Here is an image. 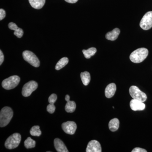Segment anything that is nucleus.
<instances>
[{
  "label": "nucleus",
  "instance_id": "nucleus-8",
  "mask_svg": "<svg viewBox=\"0 0 152 152\" xmlns=\"http://www.w3.org/2000/svg\"><path fill=\"white\" fill-rule=\"evenodd\" d=\"M140 26L142 29L148 30L152 27V12L150 11L144 15L140 23Z\"/></svg>",
  "mask_w": 152,
  "mask_h": 152
},
{
  "label": "nucleus",
  "instance_id": "nucleus-18",
  "mask_svg": "<svg viewBox=\"0 0 152 152\" xmlns=\"http://www.w3.org/2000/svg\"><path fill=\"white\" fill-rule=\"evenodd\" d=\"M81 79L83 84L85 86H88L91 81V75L88 72H85L80 74Z\"/></svg>",
  "mask_w": 152,
  "mask_h": 152
},
{
  "label": "nucleus",
  "instance_id": "nucleus-3",
  "mask_svg": "<svg viewBox=\"0 0 152 152\" xmlns=\"http://www.w3.org/2000/svg\"><path fill=\"white\" fill-rule=\"evenodd\" d=\"M21 140V135L19 133H14L6 140L5 142V146L8 149H13L18 146Z\"/></svg>",
  "mask_w": 152,
  "mask_h": 152
},
{
  "label": "nucleus",
  "instance_id": "nucleus-19",
  "mask_svg": "<svg viewBox=\"0 0 152 152\" xmlns=\"http://www.w3.org/2000/svg\"><path fill=\"white\" fill-rule=\"evenodd\" d=\"M69 62V59L66 57H64L62 58L58 61L56 66V69L57 70H59L65 66Z\"/></svg>",
  "mask_w": 152,
  "mask_h": 152
},
{
  "label": "nucleus",
  "instance_id": "nucleus-12",
  "mask_svg": "<svg viewBox=\"0 0 152 152\" xmlns=\"http://www.w3.org/2000/svg\"><path fill=\"white\" fill-rule=\"evenodd\" d=\"M65 100L67 103L65 106L66 111L69 113H72L75 112L76 108V104L74 101L70 100V96L66 95L65 96Z\"/></svg>",
  "mask_w": 152,
  "mask_h": 152
},
{
  "label": "nucleus",
  "instance_id": "nucleus-27",
  "mask_svg": "<svg viewBox=\"0 0 152 152\" xmlns=\"http://www.w3.org/2000/svg\"><path fill=\"white\" fill-rule=\"evenodd\" d=\"M6 16V12L4 10L2 9L0 10V20H1Z\"/></svg>",
  "mask_w": 152,
  "mask_h": 152
},
{
  "label": "nucleus",
  "instance_id": "nucleus-10",
  "mask_svg": "<svg viewBox=\"0 0 152 152\" xmlns=\"http://www.w3.org/2000/svg\"><path fill=\"white\" fill-rule=\"evenodd\" d=\"M102 147L100 143L96 140H93L89 142L87 145L86 152H101Z\"/></svg>",
  "mask_w": 152,
  "mask_h": 152
},
{
  "label": "nucleus",
  "instance_id": "nucleus-30",
  "mask_svg": "<svg viewBox=\"0 0 152 152\" xmlns=\"http://www.w3.org/2000/svg\"><path fill=\"white\" fill-rule=\"evenodd\" d=\"M67 2L71 3V4H74L78 0H65Z\"/></svg>",
  "mask_w": 152,
  "mask_h": 152
},
{
  "label": "nucleus",
  "instance_id": "nucleus-7",
  "mask_svg": "<svg viewBox=\"0 0 152 152\" xmlns=\"http://www.w3.org/2000/svg\"><path fill=\"white\" fill-rule=\"evenodd\" d=\"M38 85L34 81H30L26 83L23 87L22 94L24 97L29 96L37 88Z\"/></svg>",
  "mask_w": 152,
  "mask_h": 152
},
{
  "label": "nucleus",
  "instance_id": "nucleus-11",
  "mask_svg": "<svg viewBox=\"0 0 152 152\" xmlns=\"http://www.w3.org/2000/svg\"><path fill=\"white\" fill-rule=\"evenodd\" d=\"M130 106L133 111H142L145 110V105L141 101L135 99H133L130 102Z\"/></svg>",
  "mask_w": 152,
  "mask_h": 152
},
{
  "label": "nucleus",
  "instance_id": "nucleus-5",
  "mask_svg": "<svg viewBox=\"0 0 152 152\" xmlns=\"http://www.w3.org/2000/svg\"><path fill=\"white\" fill-rule=\"evenodd\" d=\"M23 56L24 59L33 66L35 67L39 66V61L37 56L32 52L28 50L24 51L23 52Z\"/></svg>",
  "mask_w": 152,
  "mask_h": 152
},
{
  "label": "nucleus",
  "instance_id": "nucleus-29",
  "mask_svg": "<svg viewBox=\"0 0 152 152\" xmlns=\"http://www.w3.org/2000/svg\"><path fill=\"white\" fill-rule=\"evenodd\" d=\"M4 61V56L2 51L0 50V65H1Z\"/></svg>",
  "mask_w": 152,
  "mask_h": 152
},
{
  "label": "nucleus",
  "instance_id": "nucleus-20",
  "mask_svg": "<svg viewBox=\"0 0 152 152\" xmlns=\"http://www.w3.org/2000/svg\"><path fill=\"white\" fill-rule=\"evenodd\" d=\"M97 52V50L96 48H91L87 50H83V53L84 55L85 58L87 59H89L91 57L94 56Z\"/></svg>",
  "mask_w": 152,
  "mask_h": 152
},
{
  "label": "nucleus",
  "instance_id": "nucleus-14",
  "mask_svg": "<svg viewBox=\"0 0 152 152\" xmlns=\"http://www.w3.org/2000/svg\"><path fill=\"white\" fill-rule=\"evenodd\" d=\"M116 91V86L114 83L110 84L106 87L105 90V95L106 97L112 98L115 95Z\"/></svg>",
  "mask_w": 152,
  "mask_h": 152
},
{
  "label": "nucleus",
  "instance_id": "nucleus-28",
  "mask_svg": "<svg viewBox=\"0 0 152 152\" xmlns=\"http://www.w3.org/2000/svg\"><path fill=\"white\" fill-rule=\"evenodd\" d=\"M132 152H147L146 150L140 148H136L132 151Z\"/></svg>",
  "mask_w": 152,
  "mask_h": 152
},
{
  "label": "nucleus",
  "instance_id": "nucleus-2",
  "mask_svg": "<svg viewBox=\"0 0 152 152\" xmlns=\"http://www.w3.org/2000/svg\"><path fill=\"white\" fill-rule=\"evenodd\" d=\"M13 116V112L10 107H5L0 113V126L4 127L8 124Z\"/></svg>",
  "mask_w": 152,
  "mask_h": 152
},
{
  "label": "nucleus",
  "instance_id": "nucleus-9",
  "mask_svg": "<svg viewBox=\"0 0 152 152\" xmlns=\"http://www.w3.org/2000/svg\"><path fill=\"white\" fill-rule=\"evenodd\" d=\"M63 130L69 134H74L77 129V124L74 121H67L64 123L62 124Z\"/></svg>",
  "mask_w": 152,
  "mask_h": 152
},
{
  "label": "nucleus",
  "instance_id": "nucleus-25",
  "mask_svg": "<svg viewBox=\"0 0 152 152\" xmlns=\"http://www.w3.org/2000/svg\"><path fill=\"white\" fill-rule=\"evenodd\" d=\"M57 96L56 94H53L50 96L48 99L49 103L54 104L57 100Z\"/></svg>",
  "mask_w": 152,
  "mask_h": 152
},
{
  "label": "nucleus",
  "instance_id": "nucleus-17",
  "mask_svg": "<svg viewBox=\"0 0 152 152\" xmlns=\"http://www.w3.org/2000/svg\"><path fill=\"white\" fill-rule=\"evenodd\" d=\"M120 122L116 118L110 120L109 123V128L112 132H115L118 129L119 127Z\"/></svg>",
  "mask_w": 152,
  "mask_h": 152
},
{
  "label": "nucleus",
  "instance_id": "nucleus-1",
  "mask_svg": "<svg viewBox=\"0 0 152 152\" xmlns=\"http://www.w3.org/2000/svg\"><path fill=\"white\" fill-rule=\"evenodd\" d=\"M148 55V50L145 48H140L133 51L130 56V59L134 63L143 61Z\"/></svg>",
  "mask_w": 152,
  "mask_h": 152
},
{
  "label": "nucleus",
  "instance_id": "nucleus-21",
  "mask_svg": "<svg viewBox=\"0 0 152 152\" xmlns=\"http://www.w3.org/2000/svg\"><path fill=\"white\" fill-rule=\"evenodd\" d=\"M30 133L32 136L35 137H39L42 134L40 127L38 126H35L32 127L30 130Z\"/></svg>",
  "mask_w": 152,
  "mask_h": 152
},
{
  "label": "nucleus",
  "instance_id": "nucleus-24",
  "mask_svg": "<svg viewBox=\"0 0 152 152\" xmlns=\"http://www.w3.org/2000/svg\"><path fill=\"white\" fill-rule=\"evenodd\" d=\"M56 110V107L54 104H50L47 106V110L50 114H53L54 113Z\"/></svg>",
  "mask_w": 152,
  "mask_h": 152
},
{
  "label": "nucleus",
  "instance_id": "nucleus-15",
  "mask_svg": "<svg viewBox=\"0 0 152 152\" xmlns=\"http://www.w3.org/2000/svg\"><path fill=\"white\" fill-rule=\"evenodd\" d=\"M120 30L118 28H115L111 31L107 33L106 35V38L107 39L110 41H115L118 38L120 34Z\"/></svg>",
  "mask_w": 152,
  "mask_h": 152
},
{
  "label": "nucleus",
  "instance_id": "nucleus-6",
  "mask_svg": "<svg viewBox=\"0 0 152 152\" xmlns=\"http://www.w3.org/2000/svg\"><path fill=\"white\" fill-rule=\"evenodd\" d=\"M129 94L133 99L145 102L147 100V95L142 92L137 87L132 86L129 88Z\"/></svg>",
  "mask_w": 152,
  "mask_h": 152
},
{
  "label": "nucleus",
  "instance_id": "nucleus-26",
  "mask_svg": "<svg viewBox=\"0 0 152 152\" xmlns=\"http://www.w3.org/2000/svg\"><path fill=\"white\" fill-rule=\"evenodd\" d=\"M8 26L10 29L11 30H14V31H15L19 28L15 23H12V22H11L9 24Z\"/></svg>",
  "mask_w": 152,
  "mask_h": 152
},
{
  "label": "nucleus",
  "instance_id": "nucleus-4",
  "mask_svg": "<svg viewBox=\"0 0 152 152\" xmlns=\"http://www.w3.org/2000/svg\"><path fill=\"white\" fill-rule=\"evenodd\" d=\"M20 77L17 75L11 76L5 79L2 83V86L6 90H11L15 88L20 82Z\"/></svg>",
  "mask_w": 152,
  "mask_h": 152
},
{
  "label": "nucleus",
  "instance_id": "nucleus-23",
  "mask_svg": "<svg viewBox=\"0 0 152 152\" xmlns=\"http://www.w3.org/2000/svg\"><path fill=\"white\" fill-rule=\"evenodd\" d=\"M14 35L18 38H21L23 35V31L21 28H19L14 32Z\"/></svg>",
  "mask_w": 152,
  "mask_h": 152
},
{
  "label": "nucleus",
  "instance_id": "nucleus-13",
  "mask_svg": "<svg viewBox=\"0 0 152 152\" xmlns=\"http://www.w3.org/2000/svg\"><path fill=\"white\" fill-rule=\"evenodd\" d=\"M54 146L55 148L57 151L58 152H68L67 148L66 147L65 145L63 142L60 139L56 138L55 139Z\"/></svg>",
  "mask_w": 152,
  "mask_h": 152
},
{
  "label": "nucleus",
  "instance_id": "nucleus-16",
  "mask_svg": "<svg viewBox=\"0 0 152 152\" xmlns=\"http://www.w3.org/2000/svg\"><path fill=\"white\" fill-rule=\"evenodd\" d=\"M29 2L33 8L39 10L43 7L45 3V0H29Z\"/></svg>",
  "mask_w": 152,
  "mask_h": 152
},
{
  "label": "nucleus",
  "instance_id": "nucleus-22",
  "mask_svg": "<svg viewBox=\"0 0 152 152\" xmlns=\"http://www.w3.org/2000/svg\"><path fill=\"white\" fill-rule=\"evenodd\" d=\"M24 145L26 148H32L36 146V142L29 137L24 142Z\"/></svg>",
  "mask_w": 152,
  "mask_h": 152
}]
</instances>
